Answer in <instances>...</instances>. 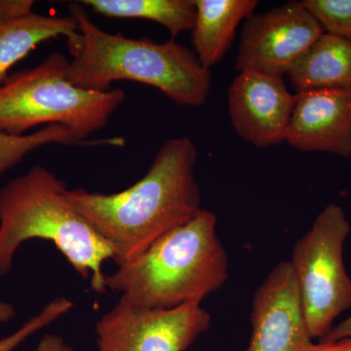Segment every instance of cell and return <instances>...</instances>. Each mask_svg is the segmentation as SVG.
I'll list each match as a JSON object with an SVG mask.
<instances>
[{
  "instance_id": "cell-1",
  "label": "cell",
  "mask_w": 351,
  "mask_h": 351,
  "mask_svg": "<svg viewBox=\"0 0 351 351\" xmlns=\"http://www.w3.org/2000/svg\"><path fill=\"white\" fill-rule=\"evenodd\" d=\"M197 156L191 138H169L130 188L108 195L66 189L64 195L112 246L113 261L119 265L142 255L202 209L195 178Z\"/></svg>"
},
{
  "instance_id": "cell-2",
  "label": "cell",
  "mask_w": 351,
  "mask_h": 351,
  "mask_svg": "<svg viewBox=\"0 0 351 351\" xmlns=\"http://www.w3.org/2000/svg\"><path fill=\"white\" fill-rule=\"evenodd\" d=\"M78 32L66 39L68 80L75 86L106 92L120 80L149 85L184 107L199 108L211 90L210 69L193 51L176 43H154L103 31L90 19L82 4H69Z\"/></svg>"
},
{
  "instance_id": "cell-3",
  "label": "cell",
  "mask_w": 351,
  "mask_h": 351,
  "mask_svg": "<svg viewBox=\"0 0 351 351\" xmlns=\"http://www.w3.org/2000/svg\"><path fill=\"white\" fill-rule=\"evenodd\" d=\"M228 278V257L217 234V216L201 209L142 255L121 263L106 285L135 308L201 304Z\"/></svg>"
},
{
  "instance_id": "cell-4",
  "label": "cell",
  "mask_w": 351,
  "mask_h": 351,
  "mask_svg": "<svg viewBox=\"0 0 351 351\" xmlns=\"http://www.w3.org/2000/svg\"><path fill=\"white\" fill-rule=\"evenodd\" d=\"M66 184L52 171L34 165L0 189V277L13 267L21 245L52 242L97 294L107 291L104 263L114 260L112 246L71 206Z\"/></svg>"
},
{
  "instance_id": "cell-5",
  "label": "cell",
  "mask_w": 351,
  "mask_h": 351,
  "mask_svg": "<svg viewBox=\"0 0 351 351\" xmlns=\"http://www.w3.org/2000/svg\"><path fill=\"white\" fill-rule=\"evenodd\" d=\"M69 64L68 58L55 51L38 66L8 75L0 86V133L22 136L34 127L62 125L85 145L123 147V138H87L107 125L125 100V92L75 86L66 77Z\"/></svg>"
},
{
  "instance_id": "cell-6",
  "label": "cell",
  "mask_w": 351,
  "mask_h": 351,
  "mask_svg": "<svg viewBox=\"0 0 351 351\" xmlns=\"http://www.w3.org/2000/svg\"><path fill=\"white\" fill-rule=\"evenodd\" d=\"M350 230L343 208L331 203L293 249L291 267L313 339L323 338L337 317L351 307V277L343 262Z\"/></svg>"
},
{
  "instance_id": "cell-7",
  "label": "cell",
  "mask_w": 351,
  "mask_h": 351,
  "mask_svg": "<svg viewBox=\"0 0 351 351\" xmlns=\"http://www.w3.org/2000/svg\"><path fill=\"white\" fill-rule=\"evenodd\" d=\"M212 317L201 304L170 309L135 308L119 301L96 324L100 351H186Z\"/></svg>"
},
{
  "instance_id": "cell-8",
  "label": "cell",
  "mask_w": 351,
  "mask_h": 351,
  "mask_svg": "<svg viewBox=\"0 0 351 351\" xmlns=\"http://www.w3.org/2000/svg\"><path fill=\"white\" fill-rule=\"evenodd\" d=\"M323 32L302 1L254 13L245 23L235 68L283 77Z\"/></svg>"
},
{
  "instance_id": "cell-9",
  "label": "cell",
  "mask_w": 351,
  "mask_h": 351,
  "mask_svg": "<svg viewBox=\"0 0 351 351\" xmlns=\"http://www.w3.org/2000/svg\"><path fill=\"white\" fill-rule=\"evenodd\" d=\"M295 101L282 76L254 71H240L228 90L233 129L257 147L286 142Z\"/></svg>"
},
{
  "instance_id": "cell-10",
  "label": "cell",
  "mask_w": 351,
  "mask_h": 351,
  "mask_svg": "<svg viewBox=\"0 0 351 351\" xmlns=\"http://www.w3.org/2000/svg\"><path fill=\"white\" fill-rule=\"evenodd\" d=\"M251 323L247 351H307L313 345L290 261L279 263L258 286Z\"/></svg>"
},
{
  "instance_id": "cell-11",
  "label": "cell",
  "mask_w": 351,
  "mask_h": 351,
  "mask_svg": "<svg viewBox=\"0 0 351 351\" xmlns=\"http://www.w3.org/2000/svg\"><path fill=\"white\" fill-rule=\"evenodd\" d=\"M286 142L304 152L351 157V90L298 93Z\"/></svg>"
},
{
  "instance_id": "cell-12",
  "label": "cell",
  "mask_w": 351,
  "mask_h": 351,
  "mask_svg": "<svg viewBox=\"0 0 351 351\" xmlns=\"http://www.w3.org/2000/svg\"><path fill=\"white\" fill-rule=\"evenodd\" d=\"M196 8L191 31L193 52L210 69L225 57L235 38L237 27L250 18L257 0H193Z\"/></svg>"
},
{
  "instance_id": "cell-13",
  "label": "cell",
  "mask_w": 351,
  "mask_h": 351,
  "mask_svg": "<svg viewBox=\"0 0 351 351\" xmlns=\"http://www.w3.org/2000/svg\"><path fill=\"white\" fill-rule=\"evenodd\" d=\"M298 93L322 89L351 90V40L323 32L289 69Z\"/></svg>"
},
{
  "instance_id": "cell-14",
  "label": "cell",
  "mask_w": 351,
  "mask_h": 351,
  "mask_svg": "<svg viewBox=\"0 0 351 351\" xmlns=\"http://www.w3.org/2000/svg\"><path fill=\"white\" fill-rule=\"evenodd\" d=\"M77 32V22L71 15L48 17L32 13L23 19L0 25V86L14 64L22 61L39 44L58 36L69 39Z\"/></svg>"
},
{
  "instance_id": "cell-15",
  "label": "cell",
  "mask_w": 351,
  "mask_h": 351,
  "mask_svg": "<svg viewBox=\"0 0 351 351\" xmlns=\"http://www.w3.org/2000/svg\"><path fill=\"white\" fill-rule=\"evenodd\" d=\"M95 12L121 19H143L162 25L172 38L193 31L196 8L193 0H83Z\"/></svg>"
},
{
  "instance_id": "cell-16",
  "label": "cell",
  "mask_w": 351,
  "mask_h": 351,
  "mask_svg": "<svg viewBox=\"0 0 351 351\" xmlns=\"http://www.w3.org/2000/svg\"><path fill=\"white\" fill-rule=\"evenodd\" d=\"M84 145L73 132L62 125H48L29 135L13 136L0 133V176L20 163L25 156L48 145Z\"/></svg>"
},
{
  "instance_id": "cell-17",
  "label": "cell",
  "mask_w": 351,
  "mask_h": 351,
  "mask_svg": "<svg viewBox=\"0 0 351 351\" xmlns=\"http://www.w3.org/2000/svg\"><path fill=\"white\" fill-rule=\"evenodd\" d=\"M324 32L351 40V0H302Z\"/></svg>"
},
{
  "instance_id": "cell-18",
  "label": "cell",
  "mask_w": 351,
  "mask_h": 351,
  "mask_svg": "<svg viewBox=\"0 0 351 351\" xmlns=\"http://www.w3.org/2000/svg\"><path fill=\"white\" fill-rule=\"evenodd\" d=\"M73 307V302L66 298H58L48 302L36 316L24 323L17 331L0 339V351L15 350L25 339L61 318Z\"/></svg>"
},
{
  "instance_id": "cell-19",
  "label": "cell",
  "mask_w": 351,
  "mask_h": 351,
  "mask_svg": "<svg viewBox=\"0 0 351 351\" xmlns=\"http://www.w3.org/2000/svg\"><path fill=\"white\" fill-rule=\"evenodd\" d=\"M34 3L32 0H0V25L32 15Z\"/></svg>"
},
{
  "instance_id": "cell-20",
  "label": "cell",
  "mask_w": 351,
  "mask_h": 351,
  "mask_svg": "<svg viewBox=\"0 0 351 351\" xmlns=\"http://www.w3.org/2000/svg\"><path fill=\"white\" fill-rule=\"evenodd\" d=\"M36 351H73L59 335L46 334L41 338Z\"/></svg>"
},
{
  "instance_id": "cell-21",
  "label": "cell",
  "mask_w": 351,
  "mask_h": 351,
  "mask_svg": "<svg viewBox=\"0 0 351 351\" xmlns=\"http://www.w3.org/2000/svg\"><path fill=\"white\" fill-rule=\"evenodd\" d=\"M307 351H351V338L318 341V343H313Z\"/></svg>"
},
{
  "instance_id": "cell-22",
  "label": "cell",
  "mask_w": 351,
  "mask_h": 351,
  "mask_svg": "<svg viewBox=\"0 0 351 351\" xmlns=\"http://www.w3.org/2000/svg\"><path fill=\"white\" fill-rule=\"evenodd\" d=\"M343 338H351V315L338 325L332 326V329L319 341H336V339Z\"/></svg>"
},
{
  "instance_id": "cell-23",
  "label": "cell",
  "mask_w": 351,
  "mask_h": 351,
  "mask_svg": "<svg viewBox=\"0 0 351 351\" xmlns=\"http://www.w3.org/2000/svg\"><path fill=\"white\" fill-rule=\"evenodd\" d=\"M16 316L15 307L8 302L0 301V324L9 322Z\"/></svg>"
}]
</instances>
